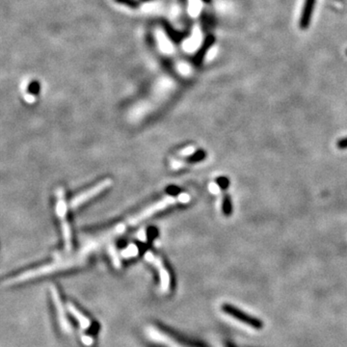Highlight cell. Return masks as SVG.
<instances>
[{
  "instance_id": "277c9868",
  "label": "cell",
  "mask_w": 347,
  "mask_h": 347,
  "mask_svg": "<svg viewBox=\"0 0 347 347\" xmlns=\"http://www.w3.org/2000/svg\"><path fill=\"white\" fill-rule=\"evenodd\" d=\"M112 186V179L111 178H105L102 181L98 182L96 186L93 187L85 190L83 192H81L80 194L76 196L72 202L70 203V206L72 209H77L78 206L82 205L83 203H87L89 200L93 199L95 197L102 194L103 191H105L106 189H108L109 187Z\"/></svg>"
},
{
  "instance_id": "8fae6325",
  "label": "cell",
  "mask_w": 347,
  "mask_h": 347,
  "mask_svg": "<svg viewBox=\"0 0 347 347\" xmlns=\"http://www.w3.org/2000/svg\"><path fill=\"white\" fill-rule=\"evenodd\" d=\"M196 152L197 151H196L194 146H188L187 148L180 150L178 152V155L179 156H192V155H194Z\"/></svg>"
},
{
  "instance_id": "3957f363",
  "label": "cell",
  "mask_w": 347,
  "mask_h": 347,
  "mask_svg": "<svg viewBox=\"0 0 347 347\" xmlns=\"http://www.w3.org/2000/svg\"><path fill=\"white\" fill-rule=\"evenodd\" d=\"M221 309L224 313H227L230 317L237 319L238 321L244 323L245 325L253 328V329L261 330V329H263V326H264V323L260 318L245 313L244 311L238 309L236 306L226 303V304H223L221 306Z\"/></svg>"
},
{
  "instance_id": "7a4b0ae2",
  "label": "cell",
  "mask_w": 347,
  "mask_h": 347,
  "mask_svg": "<svg viewBox=\"0 0 347 347\" xmlns=\"http://www.w3.org/2000/svg\"><path fill=\"white\" fill-rule=\"evenodd\" d=\"M56 198H57L56 213H57V216L61 224L65 249L68 252L73 248V236H72V229H71L68 219H67L68 204L66 201V195H65V190L62 187H59L56 190Z\"/></svg>"
},
{
  "instance_id": "4fadbf2b",
  "label": "cell",
  "mask_w": 347,
  "mask_h": 347,
  "mask_svg": "<svg viewBox=\"0 0 347 347\" xmlns=\"http://www.w3.org/2000/svg\"><path fill=\"white\" fill-rule=\"evenodd\" d=\"M346 54H347V51H346Z\"/></svg>"
},
{
  "instance_id": "8992f818",
  "label": "cell",
  "mask_w": 347,
  "mask_h": 347,
  "mask_svg": "<svg viewBox=\"0 0 347 347\" xmlns=\"http://www.w3.org/2000/svg\"><path fill=\"white\" fill-rule=\"evenodd\" d=\"M145 259L150 263H152L153 266L158 271L159 278H160L161 288L163 290H168L171 285V278L167 268L165 267L164 263L162 262L160 258L156 255L153 254V252L148 251L145 253Z\"/></svg>"
},
{
  "instance_id": "5b68a950",
  "label": "cell",
  "mask_w": 347,
  "mask_h": 347,
  "mask_svg": "<svg viewBox=\"0 0 347 347\" xmlns=\"http://www.w3.org/2000/svg\"><path fill=\"white\" fill-rule=\"evenodd\" d=\"M75 264H77V262H72V261L52 263V264L42 266V267L37 268V269H34V270L27 271L26 273L19 275L18 277H17V279H15V281H25V280L31 279V278L37 277V276L49 274V273L54 272V271L60 270V269H66L68 267L74 266Z\"/></svg>"
},
{
  "instance_id": "7c38bea8",
  "label": "cell",
  "mask_w": 347,
  "mask_h": 347,
  "mask_svg": "<svg viewBox=\"0 0 347 347\" xmlns=\"http://www.w3.org/2000/svg\"><path fill=\"white\" fill-rule=\"evenodd\" d=\"M337 147L339 150H346L347 149V137L339 139L337 142Z\"/></svg>"
},
{
  "instance_id": "6da1fadb",
  "label": "cell",
  "mask_w": 347,
  "mask_h": 347,
  "mask_svg": "<svg viewBox=\"0 0 347 347\" xmlns=\"http://www.w3.org/2000/svg\"><path fill=\"white\" fill-rule=\"evenodd\" d=\"M189 200H190V197L187 193H181V194L178 195V197L166 196L163 199L159 200L158 202L153 203L150 206L146 207L142 212L137 213L134 216L128 218L126 222L119 224L118 226H116V230H117L119 235H123L127 228L135 226L137 224H139L140 222L152 217L154 214L166 210L168 206L177 204V203H188Z\"/></svg>"
},
{
  "instance_id": "30bf717a",
  "label": "cell",
  "mask_w": 347,
  "mask_h": 347,
  "mask_svg": "<svg viewBox=\"0 0 347 347\" xmlns=\"http://www.w3.org/2000/svg\"><path fill=\"white\" fill-rule=\"evenodd\" d=\"M108 252H109L111 258H112V261H113L114 265H115L116 267H120V266H121V262H120V259H119L117 251H116V249H115L114 245H110L108 247Z\"/></svg>"
},
{
  "instance_id": "52a82bcc",
  "label": "cell",
  "mask_w": 347,
  "mask_h": 347,
  "mask_svg": "<svg viewBox=\"0 0 347 347\" xmlns=\"http://www.w3.org/2000/svg\"><path fill=\"white\" fill-rule=\"evenodd\" d=\"M315 5V0H305L303 11L299 20V26L301 29L305 30L309 26L313 17V9Z\"/></svg>"
},
{
  "instance_id": "9c48e42d",
  "label": "cell",
  "mask_w": 347,
  "mask_h": 347,
  "mask_svg": "<svg viewBox=\"0 0 347 347\" xmlns=\"http://www.w3.org/2000/svg\"><path fill=\"white\" fill-rule=\"evenodd\" d=\"M215 183L217 184V187L221 190L223 191H226L228 188L229 187V179L228 177H225V176H221V177H218L216 178L215 180Z\"/></svg>"
},
{
  "instance_id": "ba28073f",
  "label": "cell",
  "mask_w": 347,
  "mask_h": 347,
  "mask_svg": "<svg viewBox=\"0 0 347 347\" xmlns=\"http://www.w3.org/2000/svg\"><path fill=\"white\" fill-rule=\"evenodd\" d=\"M221 209H222V213H223L226 217L232 216V214H233V212H234V204H233L232 197H230L229 194L223 195Z\"/></svg>"
}]
</instances>
